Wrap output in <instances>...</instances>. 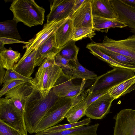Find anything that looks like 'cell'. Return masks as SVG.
<instances>
[{
	"instance_id": "4dcf8cb0",
	"label": "cell",
	"mask_w": 135,
	"mask_h": 135,
	"mask_svg": "<svg viewBox=\"0 0 135 135\" xmlns=\"http://www.w3.org/2000/svg\"><path fill=\"white\" fill-rule=\"evenodd\" d=\"M12 80H22L30 83L34 86L36 84L34 78L31 77L29 78L24 76L16 71L13 69L7 70L3 84Z\"/></svg>"
},
{
	"instance_id": "7a4b0ae2",
	"label": "cell",
	"mask_w": 135,
	"mask_h": 135,
	"mask_svg": "<svg viewBox=\"0 0 135 135\" xmlns=\"http://www.w3.org/2000/svg\"><path fill=\"white\" fill-rule=\"evenodd\" d=\"M89 92L88 89L73 98H58L38 125L35 133L55 126L63 120L69 110L84 99Z\"/></svg>"
},
{
	"instance_id": "2e32d148",
	"label": "cell",
	"mask_w": 135,
	"mask_h": 135,
	"mask_svg": "<svg viewBox=\"0 0 135 135\" xmlns=\"http://www.w3.org/2000/svg\"><path fill=\"white\" fill-rule=\"evenodd\" d=\"M55 33L51 35L36 50L35 67L40 66L46 58L55 56L61 50L62 48H58L57 45Z\"/></svg>"
},
{
	"instance_id": "d4e9b609",
	"label": "cell",
	"mask_w": 135,
	"mask_h": 135,
	"mask_svg": "<svg viewBox=\"0 0 135 135\" xmlns=\"http://www.w3.org/2000/svg\"><path fill=\"white\" fill-rule=\"evenodd\" d=\"M87 108L86 103L84 99L70 109L66 113L65 118L69 123L78 122L85 115Z\"/></svg>"
},
{
	"instance_id": "5bb4252c",
	"label": "cell",
	"mask_w": 135,
	"mask_h": 135,
	"mask_svg": "<svg viewBox=\"0 0 135 135\" xmlns=\"http://www.w3.org/2000/svg\"><path fill=\"white\" fill-rule=\"evenodd\" d=\"M114 100L108 93L105 94L87 107L85 115L91 119L103 118L109 113L112 102Z\"/></svg>"
},
{
	"instance_id": "4fadbf2b",
	"label": "cell",
	"mask_w": 135,
	"mask_h": 135,
	"mask_svg": "<svg viewBox=\"0 0 135 135\" xmlns=\"http://www.w3.org/2000/svg\"><path fill=\"white\" fill-rule=\"evenodd\" d=\"M111 4L117 13L118 20L125 23L135 34V7L124 0H110Z\"/></svg>"
},
{
	"instance_id": "f1b7e54d",
	"label": "cell",
	"mask_w": 135,
	"mask_h": 135,
	"mask_svg": "<svg viewBox=\"0 0 135 135\" xmlns=\"http://www.w3.org/2000/svg\"><path fill=\"white\" fill-rule=\"evenodd\" d=\"M90 122L91 118H88L84 119L81 121L76 123L56 125L48 128L42 131L44 132L49 133L61 131L78 126L88 125Z\"/></svg>"
},
{
	"instance_id": "d6a6232c",
	"label": "cell",
	"mask_w": 135,
	"mask_h": 135,
	"mask_svg": "<svg viewBox=\"0 0 135 135\" xmlns=\"http://www.w3.org/2000/svg\"><path fill=\"white\" fill-rule=\"evenodd\" d=\"M99 48L103 52L120 63L126 65L135 66V60L133 59L117 53L102 48Z\"/></svg>"
},
{
	"instance_id": "7402d4cb",
	"label": "cell",
	"mask_w": 135,
	"mask_h": 135,
	"mask_svg": "<svg viewBox=\"0 0 135 135\" xmlns=\"http://www.w3.org/2000/svg\"><path fill=\"white\" fill-rule=\"evenodd\" d=\"M93 28L95 30L100 31L110 28L128 27L124 23L117 19H112L93 16Z\"/></svg>"
},
{
	"instance_id": "83f0119b",
	"label": "cell",
	"mask_w": 135,
	"mask_h": 135,
	"mask_svg": "<svg viewBox=\"0 0 135 135\" xmlns=\"http://www.w3.org/2000/svg\"><path fill=\"white\" fill-rule=\"evenodd\" d=\"M75 42L71 40L62 47L59 52L60 55L70 61H76L79 48L75 45Z\"/></svg>"
},
{
	"instance_id": "74e56055",
	"label": "cell",
	"mask_w": 135,
	"mask_h": 135,
	"mask_svg": "<svg viewBox=\"0 0 135 135\" xmlns=\"http://www.w3.org/2000/svg\"><path fill=\"white\" fill-rule=\"evenodd\" d=\"M0 51L6 48L4 47V45L6 44L21 43L25 44L27 43V42L21 41L3 37H0Z\"/></svg>"
},
{
	"instance_id": "9c48e42d",
	"label": "cell",
	"mask_w": 135,
	"mask_h": 135,
	"mask_svg": "<svg viewBox=\"0 0 135 135\" xmlns=\"http://www.w3.org/2000/svg\"><path fill=\"white\" fill-rule=\"evenodd\" d=\"M68 18L60 21H53L45 24L42 29L23 46V49H26V51L19 61L25 59L32 51L37 50L51 35L55 32Z\"/></svg>"
},
{
	"instance_id": "d6986e66",
	"label": "cell",
	"mask_w": 135,
	"mask_h": 135,
	"mask_svg": "<svg viewBox=\"0 0 135 135\" xmlns=\"http://www.w3.org/2000/svg\"><path fill=\"white\" fill-rule=\"evenodd\" d=\"M99 126V124L97 123L57 132L46 133L41 131L32 135H97V131Z\"/></svg>"
},
{
	"instance_id": "836d02e7",
	"label": "cell",
	"mask_w": 135,
	"mask_h": 135,
	"mask_svg": "<svg viewBox=\"0 0 135 135\" xmlns=\"http://www.w3.org/2000/svg\"><path fill=\"white\" fill-rule=\"evenodd\" d=\"M25 82L22 80H12L3 84L0 91V98L12 89Z\"/></svg>"
},
{
	"instance_id": "5b68a950",
	"label": "cell",
	"mask_w": 135,
	"mask_h": 135,
	"mask_svg": "<svg viewBox=\"0 0 135 135\" xmlns=\"http://www.w3.org/2000/svg\"><path fill=\"white\" fill-rule=\"evenodd\" d=\"M89 44L135 60V34L130 36L125 39L119 40L109 38L105 35L102 43L94 42Z\"/></svg>"
},
{
	"instance_id": "e0dca14e",
	"label": "cell",
	"mask_w": 135,
	"mask_h": 135,
	"mask_svg": "<svg viewBox=\"0 0 135 135\" xmlns=\"http://www.w3.org/2000/svg\"><path fill=\"white\" fill-rule=\"evenodd\" d=\"M93 16L115 19L117 14L113 8L110 0H91Z\"/></svg>"
},
{
	"instance_id": "e575fe53",
	"label": "cell",
	"mask_w": 135,
	"mask_h": 135,
	"mask_svg": "<svg viewBox=\"0 0 135 135\" xmlns=\"http://www.w3.org/2000/svg\"><path fill=\"white\" fill-rule=\"evenodd\" d=\"M0 135H23L21 132L8 126L0 120Z\"/></svg>"
},
{
	"instance_id": "ac0fdd59",
	"label": "cell",
	"mask_w": 135,
	"mask_h": 135,
	"mask_svg": "<svg viewBox=\"0 0 135 135\" xmlns=\"http://www.w3.org/2000/svg\"><path fill=\"white\" fill-rule=\"evenodd\" d=\"M74 26L70 16L59 27L55 34L57 47L61 49L71 40Z\"/></svg>"
},
{
	"instance_id": "cb8c5ba5",
	"label": "cell",
	"mask_w": 135,
	"mask_h": 135,
	"mask_svg": "<svg viewBox=\"0 0 135 135\" xmlns=\"http://www.w3.org/2000/svg\"><path fill=\"white\" fill-rule=\"evenodd\" d=\"M15 20H7L0 22V37L21 41V37L18 31Z\"/></svg>"
},
{
	"instance_id": "6da1fadb",
	"label": "cell",
	"mask_w": 135,
	"mask_h": 135,
	"mask_svg": "<svg viewBox=\"0 0 135 135\" xmlns=\"http://www.w3.org/2000/svg\"><path fill=\"white\" fill-rule=\"evenodd\" d=\"M58 98L52 89L44 98L35 88L27 100L24 115L27 132L35 133L38 125Z\"/></svg>"
},
{
	"instance_id": "9a60e30c",
	"label": "cell",
	"mask_w": 135,
	"mask_h": 135,
	"mask_svg": "<svg viewBox=\"0 0 135 135\" xmlns=\"http://www.w3.org/2000/svg\"><path fill=\"white\" fill-rule=\"evenodd\" d=\"M74 28L88 27L93 28L91 0H85L71 16Z\"/></svg>"
},
{
	"instance_id": "3957f363",
	"label": "cell",
	"mask_w": 135,
	"mask_h": 135,
	"mask_svg": "<svg viewBox=\"0 0 135 135\" xmlns=\"http://www.w3.org/2000/svg\"><path fill=\"white\" fill-rule=\"evenodd\" d=\"M9 9L13 13V19L28 27L42 25L44 23L45 10L34 0H13Z\"/></svg>"
},
{
	"instance_id": "f546056e",
	"label": "cell",
	"mask_w": 135,
	"mask_h": 135,
	"mask_svg": "<svg viewBox=\"0 0 135 135\" xmlns=\"http://www.w3.org/2000/svg\"><path fill=\"white\" fill-rule=\"evenodd\" d=\"M93 28L88 27L74 28L71 40L76 41L86 38H91L96 34Z\"/></svg>"
},
{
	"instance_id": "52a82bcc",
	"label": "cell",
	"mask_w": 135,
	"mask_h": 135,
	"mask_svg": "<svg viewBox=\"0 0 135 135\" xmlns=\"http://www.w3.org/2000/svg\"><path fill=\"white\" fill-rule=\"evenodd\" d=\"M0 120L8 126L28 135L24 117L16 111L9 99H0Z\"/></svg>"
},
{
	"instance_id": "ba28073f",
	"label": "cell",
	"mask_w": 135,
	"mask_h": 135,
	"mask_svg": "<svg viewBox=\"0 0 135 135\" xmlns=\"http://www.w3.org/2000/svg\"><path fill=\"white\" fill-rule=\"evenodd\" d=\"M35 88V86L25 82L8 91L4 95L5 98L9 100L16 111L24 117L27 102Z\"/></svg>"
},
{
	"instance_id": "8d00e7d4",
	"label": "cell",
	"mask_w": 135,
	"mask_h": 135,
	"mask_svg": "<svg viewBox=\"0 0 135 135\" xmlns=\"http://www.w3.org/2000/svg\"><path fill=\"white\" fill-rule=\"evenodd\" d=\"M55 56H49L45 58L40 66L37 71H41L46 68L56 65Z\"/></svg>"
},
{
	"instance_id": "d590c367",
	"label": "cell",
	"mask_w": 135,
	"mask_h": 135,
	"mask_svg": "<svg viewBox=\"0 0 135 135\" xmlns=\"http://www.w3.org/2000/svg\"><path fill=\"white\" fill-rule=\"evenodd\" d=\"M107 93L108 91L103 90L89 92L87 96L84 99L87 107L93 102Z\"/></svg>"
},
{
	"instance_id": "8fae6325",
	"label": "cell",
	"mask_w": 135,
	"mask_h": 135,
	"mask_svg": "<svg viewBox=\"0 0 135 135\" xmlns=\"http://www.w3.org/2000/svg\"><path fill=\"white\" fill-rule=\"evenodd\" d=\"M113 135H135V110H122L114 117Z\"/></svg>"
},
{
	"instance_id": "4316f807",
	"label": "cell",
	"mask_w": 135,
	"mask_h": 135,
	"mask_svg": "<svg viewBox=\"0 0 135 135\" xmlns=\"http://www.w3.org/2000/svg\"><path fill=\"white\" fill-rule=\"evenodd\" d=\"M73 65L75 68L72 77L73 79H81L86 81L88 80H95L97 75L94 72L91 71L82 66L78 62L72 61Z\"/></svg>"
},
{
	"instance_id": "30bf717a",
	"label": "cell",
	"mask_w": 135,
	"mask_h": 135,
	"mask_svg": "<svg viewBox=\"0 0 135 135\" xmlns=\"http://www.w3.org/2000/svg\"><path fill=\"white\" fill-rule=\"evenodd\" d=\"M72 76L64 73L57 79L52 89L55 94L58 98H72L84 91L83 87L86 81L82 80L81 84H74Z\"/></svg>"
},
{
	"instance_id": "ffe728a7",
	"label": "cell",
	"mask_w": 135,
	"mask_h": 135,
	"mask_svg": "<svg viewBox=\"0 0 135 135\" xmlns=\"http://www.w3.org/2000/svg\"><path fill=\"white\" fill-rule=\"evenodd\" d=\"M36 51L31 52L25 59L19 61L13 68L16 71L27 77H30L35 69V59Z\"/></svg>"
},
{
	"instance_id": "44dd1931",
	"label": "cell",
	"mask_w": 135,
	"mask_h": 135,
	"mask_svg": "<svg viewBox=\"0 0 135 135\" xmlns=\"http://www.w3.org/2000/svg\"><path fill=\"white\" fill-rule=\"evenodd\" d=\"M21 54L11 47L0 51V65L6 70L13 69L21 59Z\"/></svg>"
},
{
	"instance_id": "603a6c76",
	"label": "cell",
	"mask_w": 135,
	"mask_h": 135,
	"mask_svg": "<svg viewBox=\"0 0 135 135\" xmlns=\"http://www.w3.org/2000/svg\"><path fill=\"white\" fill-rule=\"evenodd\" d=\"M86 47L90 50V52L99 59L107 62L112 67L126 68L135 71V66L125 65L114 60L103 52L98 47L88 44Z\"/></svg>"
},
{
	"instance_id": "60d3db41",
	"label": "cell",
	"mask_w": 135,
	"mask_h": 135,
	"mask_svg": "<svg viewBox=\"0 0 135 135\" xmlns=\"http://www.w3.org/2000/svg\"><path fill=\"white\" fill-rule=\"evenodd\" d=\"M127 3L135 7V0H124Z\"/></svg>"
},
{
	"instance_id": "1f68e13d",
	"label": "cell",
	"mask_w": 135,
	"mask_h": 135,
	"mask_svg": "<svg viewBox=\"0 0 135 135\" xmlns=\"http://www.w3.org/2000/svg\"><path fill=\"white\" fill-rule=\"evenodd\" d=\"M55 61L56 65L62 69L64 74L70 76H73L75 68L70 64V60L62 57L59 52L55 56Z\"/></svg>"
},
{
	"instance_id": "8992f818",
	"label": "cell",
	"mask_w": 135,
	"mask_h": 135,
	"mask_svg": "<svg viewBox=\"0 0 135 135\" xmlns=\"http://www.w3.org/2000/svg\"><path fill=\"white\" fill-rule=\"evenodd\" d=\"M64 74L62 69L56 65L36 72L34 78L35 87L41 97L45 98L58 78Z\"/></svg>"
},
{
	"instance_id": "277c9868",
	"label": "cell",
	"mask_w": 135,
	"mask_h": 135,
	"mask_svg": "<svg viewBox=\"0 0 135 135\" xmlns=\"http://www.w3.org/2000/svg\"><path fill=\"white\" fill-rule=\"evenodd\" d=\"M135 75L132 70L125 68L115 67L98 76L94 83L88 89L89 92L108 91L112 87Z\"/></svg>"
},
{
	"instance_id": "484cf974",
	"label": "cell",
	"mask_w": 135,
	"mask_h": 135,
	"mask_svg": "<svg viewBox=\"0 0 135 135\" xmlns=\"http://www.w3.org/2000/svg\"><path fill=\"white\" fill-rule=\"evenodd\" d=\"M135 83V75L109 89L108 93L114 99L118 98Z\"/></svg>"
},
{
	"instance_id": "f35d334b",
	"label": "cell",
	"mask_w": 135,
	"mask_h": 135,
	"mask_svg": "<svg viewBox=\"0 0 135 135\" xmlns=\"http://www.w3.org/2000/svg\"><path fill=\"white\" fill-rule=\"evenodd\" d=\"M0 85H1L3 83V79L5 76L6 71L5 69L0 65Z\"/></svg>"
},
{
	"instance_id": "ab89813d",
	"label": "cell",
	"mask_w": 135,
	"mask_h": 135,
	"mask_svg": "<svg viewBox=\"0 0 135 135\" xmlns=\"http://www.w3.org/2000/svg\"><path fill=\"white\" fill-rule=\"evenodd\" d=\"M135 90V83L131 86L125 92L123 95L129 93L132 91Z\"/></svg>"
},
{
	"instance_id": "7c38bea8",
	"label": "cell",
	"mask_w": 135,
	"mask_h": 135,
	"mask_svg": "<svg viewBox=\"0 0 135 135\" xmlns=\"http://www.w3.org/2000/svg\"><path fill=\"white\" fill-rule=\"evenodd\" d=\"M76 0H54L50 4L47 23L59 21L71 16L76 9Z\"/></svg>"
}]
</instances>
